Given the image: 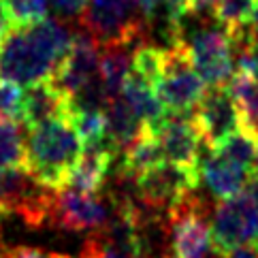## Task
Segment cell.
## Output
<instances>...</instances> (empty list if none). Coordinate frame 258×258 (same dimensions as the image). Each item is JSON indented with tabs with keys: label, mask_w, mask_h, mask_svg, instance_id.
<instances>
[{
	"label": "cell",
	"mask_w": 258,
	"mask_h": 258,
	"mask_svg": "<svg viewBox=\"0 0 258 258\" xmlns=\"http://www.w3.org/2000/svg\"><path fill=\"white\" fill-rule=\"evenodd\" d=\"M71 30L60 20H43L28 28H13L0 41V81L34 86L51 81L73 47Z\"/></svg>",
	"instance_id": "cell-1"
},
{
	"label": "cell",
	"mask_w": 258,
	"mask_h": 258,
	"mask_svg": "<svg viewBox=\"0 0 258 258\" xmlns=\"http://www.w3.org/2000/svg\"><path fill=\"white\" fill-rule=\"evenodd\" d=\"M84 152V141L71 117L51 119L28 131L26 171L43 188L60 192Z\"/></svg>",
	"instance_id": "cell-2"
},
{
	"label": "cell",
	"mask_w": 258,
	"mask_h": 258,
	"mask_svg": "<svg viewBox=\"0 0 258 258\" xmlns=\"http://www.w3.org/2000/svg\"><path fill=\"white\" fill-rule=\"evenodd\" d=\"M79 24L100 45L124 43L139 47L150 30L141 17L139 0H90Z\"/></svg>",
	"instance_id": "cell-3"
},
{
	"label": "cell",
	"mask_w": 258,
	"mask_h": 258,
	"mask_svg": "<svg viewBox=\"0 0 258 258\" xmlns=\"http://www.w3.org/2000/svg\"><path fill=\"white\" fill-rule=\"evenodd\" d=\"M205 90L207 86L195 69L188 43L183 39L169 43L162 58V73L158 86H156V92L167 107V111L192 113L205 94Z\"/></svg>",
	"instance_id": "cell-4"
},
{
	"label": "cell",
	"mask_w": 258,
	"mask_h": 258,
	"mask_svg": "<svg viewBox=\"0 0 258 258\" xmlns=\"http://www.w3.org/2000/svg\"><path fill=\"white\" fill-rule=\"evenodd\" d=\"M167 218L175 256L207 258L209 250H214V230L207 203L195 195H188L167 211Z\"/></svg>",
	"instance_id": "cell-5"
},
{
	"label": "cell",
	"mask_w": 258,
	"mask_h": 258,
	"mask_svg": "<svg viewBox=\"0 0 258 258\" xmlns=\"http://www.w3.org/2000/svg\"><path fill=\"white\" fill-rule=\"evenodd\" d=\"M214 252L224 256L239 245L258 241V203L252 190L220 201L211 220Z\"/></svg>",
	"instance_id": "cell-6"
},
{
	"label": "cell",
	"mask_w": 258,
	"mask_h": 258,
	"mask_svg": "<svg viewBox=\"0 0 258 258\" xmlns=\"http://www.w3.org/2000/svg\"><path fill=\"white\" fill-rule=\"evenodd\" d=\"M201 181L199 171L181 169L173 162H162L135 179L137 201L156 211H167L197 190Z\"/></svg>",
	"instance_id": "cell-7"
},
{
	"label": "cell",
	"mask_w": 258,
	"mask_h": 258,
	"mask_svg": "<svg viewBox=\"0 0 258 258\" xmlns=\"http://www.w3.org/2000/svg\"><path fill=\"white\" fill-rule=\"evenodd\" d=\"M111 216V199L100 195H81L75 190H60L53 195L49 226L73 233L100 230Z\"/></svg>",
	"instance_id": "cell-8"
},
{
	"label": "cell",
	"mask_w": 258,
	"mask_h": 258,
	"mask_svg": "<svg viewBox=\"0 0 258 258\" xmlns=\"http://www.w3.org/2000/svg\"><path fill=\"white\" fill-rule=\"evenodd\" d=\"M186 43L190 47L195 69L199 77L205 81V86H228L230 77H233L235 62L230 36L222 26L220 28H199Z\"/></svg>",
	"instance_id": "cell-9"
},
{
	"label": "cell",
	"mask_w": 258,
	"mask_h": 258,
	"mask_svg": "<svg viewBox=\"0 0 258 258\" xmlns=\"http://www.w3.org/2000/svg\"><path fill=\"white\" fill-rule=\"evenodd\" d=\"M192 117L209 150H216L220 143H224L230 135L243 126L241 113L226 86L207 88L197 109L192 111Z\"/></svg>",
	"instance_id": "cell-10"
},
{
	"label": "cell",
	"mask_w": 258,
	"mask_h": 258,
	"mask_svg": "<svg viewBox=\"0 0 258 258\" xmlns=\"http://www.w3.org/2000/svg\"><path fill=\"white\" fill-rule=\"evenodd\" d=\"M162 145L164 158L181 169L201 173V147H205L203 135L190 113H169L160 128L154 133Z\"/></svg>",
	"instance_id": "cell-11"
},
{
	"label": "cell",
	"mask_w": 258,
	"mask_h": 258,
	"mask_svg": "<svg viewBox=\"0 0 258 258\" xmlns=\"http://www.w3.org/2000/svg\"><path fill=\"white\" fill-rule=\"evenodd\" d=\"M98 69H100V43L84 30L75 34L69 56L60 64L51 84L64 96L73 98L81 88L88 86L94 77H98Z\"/></svg>",
	"instance_id": "cell-12"
},
{
	"label": "cell",
	"mask_w": 258,
	"mask_h": 258,
	"mask_svg": "<svg viewBox=\"0 0 258 258\" xmlns=\"http://www.w3.org/2000/svg\"><path fill=\"white\" fill-rule=\"evenodd\" d=\"M115 156H119V152L109 141V137H103V139L92 143H84L81 158L75 164V169L71 171L64 190H75L81 195H98L100 188L105 186L107 173L113 167Z\"/></svg>",
	"instance_id": "cell-13"
},
{
	"label": "cell",
	"mask_w": 258,
	"mask_h": 258,
	"mask_svg": "<svg viewBox=\"0 0 258 258\" xmlns=\"http://www.w3.org/2000/svg\"><path fill=\"white\" fill-rule=\"evenodd\" d=\"M256 173L258 171L247 169L214 150L205 160H201V177L205 179L211 195L220 201L233 199L241 192L250 190L256 179Z\"/></svg>",
	"instance_id": "cell-14"
},
{
	"label": "cell",
	"mask_w": 258,
	"mask_h": 258,
	"mask_svg": "<svg viewBox=\"0 0 258 258\" xmlns=\"http://www.w3.org/2000/svg\"><path fill=\"white\" fill-rule=\"evenodd\" d=\"M71 98L51 84V81H41V84L28 86L24 90V119L22 124L32 131L51 119L71 117Z\"/></svg>",
	"instance_id": "cell-15"
},
{
	"label": "cell",
	"mask_w": 258,
	"mask_h": 258,
	"mask_svg": "<svg viewBox=\"0 0 258 258\" xmlns=\"http://www.w3.org/2000/svg\"><path fill=\"white\" fill-rule=\"evenodd\" d=\"M133 45L124 43H109L100 45V69L98 77L103 90L109 100L122 96L124 86L133 73V56H135Z\"/></svg>",
	"instance_id": "cell-16"
},
{
	"label": "cell",
	"mask_w": 258,
	"mask_h": 258,
	"mask_svg": "<svg viewBox=\"0 0 258 258\" xmlns=\"http://www.w3.org/2000/svg\"><path fill=\"white\" fill-rule=\"evenodd\" d=\"M122 96L126 98V103L131 105V109L137 113V117H139L152 133L158 131L160 124L169 115L167 107H164V103L160 100L156 88L152 84H147L145 79H141L135 71L131 73V77L126 81Z\"/></svg>",
	"instance_id": "cell-17"
},
{
	"label": "cell",
	"mask_w": 258,
	"mask_h": 258,
	"mask_svg": "<svg viewBox=\"0 0 258 258\" xmlns=\"http://www.w3.org/2000/svg\"><path fill=\"white\" fill-rule=\"evenodd\" d=\"M164 162V152L162 145L158 141L150 128H143V133L122 152V162H119V177L124 179H137L145 171H150L154 167Z\"/></svg>",
	"instance_id": "cell-18"
},
{
	"label": "cell",
	"mask_w": 258,
	"mask_h": 258,
	"mask_svg": "<svg viewBox=\"0 0 258 258\" xmlns=\"http://www.w3.org/2000/svg\"><path fill=\"white\" fill-rule=\"evenodd\" d=\"M105 117H107V137L115 145L117 152H124L145 128V124L137 117V113L126 103L124 96L109 100L105 109Z\"/></svg>",
	"instance_id": "cell-19"
},
{
	"label": "cell",
	"mask_w": 258,
	"mask_h": 258,
	"mask_svg": "<svg viewBox=\"0 0 258 258\" xmlns=\"http://www.w3.org/2000/svg\"><path fill=\"white\" fill-rule=\"evenodd\" d=\"M226 88L241 113L243 128L258 133V79L245 73H235Z\"/></svg>",
	"instance_id": "cell-20"
},
{
	"label": "cell",
	"mask_w": 258,
	"mask_h": 258,
	"mask_svg": "<svg viewBox=\"0 0 258 258\" xmlns=\"http://www.w3.org/2000/svg\"><path fill=\"white\" fill-rule=\"evenodd\" d=\"M26 169L24 124L0 117V171Z\"/></svg>",
	"instance_id": "cell-21"
},
{
	"label": "cell",
	"mask_w": 258,
	"mask_h": 258,
	"mask_svg": "<svg viewBox=\"0 0 258 258\" xmlns=\"http://www.w3.org/2000/svg\"><path fill=\"white\" fill-rule=\"evenodd\" d=\"M214 152L243 164L247 169L258 171V133L254 131H247V128L241 126L224 143H220Z\"/></svg>",
	"instance_id": "cell-22"
},
{
	"label": "cell",
	"mask_w": 258,
	"mask_h": 258,
	"mask_svg": "<svg viewBox=\"0 0 258 258\" xmlns=\"http://www.w3.org/2000/svg\"><path fill=\"white\" fill-rule=\"evenodd\" d=\"M254 3L256 0H214L216 24L222 26L226 32L245 28V26H250Z\"/></svg>",
	"instance_id": "cell-23"
},
{
	"label": "cell",
	"mask_w": 258,
	"mask_h": 258,
	"mask_svg": "<svg viewBox=\"0 0 258 258\" xmlns=\"http://www.w3.org/2000/svg\"><path fill=\"white\" fill-rule=\"evenodd\" d=\"M162 58H164V49L143 43L135 49L133 71L141 79H145L147 84H152L156 88L158 86V79H160V73H162Z\"/></svg>",
	"instance_id": "cell-24"
},
{
	"label": "cell",
	"mask_w": 258,
	"mask_h": 258,
	"mask_svg": "<svg viewBox=\"0 0 258 258\" xmlns=\"http://www.w3.org/2000/svg\"><path fill=\"white\" fill-rule=\"evenodd\" d=\"M0 117L22 122L24 119V88L0 81Z\"/></svg>",
	"instance_id": "cell-25"
},
{
	"label": "cell",
	"mask_w": 258,
	"mask_h": 258,
	"mask_svg": "<svg viewBox=\"0 0 258 258\" xmlns=\"http://www.w3.org/2000/svg\"><path fill=\"white\" fill-rule=\"evenodd\" d=\"M79 258H128L124 254H119L113 247H109L105 241H100L96 235H90L86 239L84 247H81V256Z\"/></svg>",
	"instance_id": "cell-26"
},
{
	"label": "cell",
	"mask_w": 258,
	"mask_h": 258,
	"mask_svg": "<svg viewBox=\"0 0 258 258\" xmlns=\"http://www.w3.org/2000/svg\"><path fill=\"white\" fill-rule=\"evenodd\" d=\"M9 252H11V258H71L69 254L43 250V247H32V245H17L11 247Z\"/></svg>",
	"instance_id": "cell-27"
},
{
	"label": "cell",
	"mask_w": 258,
	"mask_h": 258,
	"mask_svg": "<svg viewBox=\"0 0 258 258\" xmlns=\"http://www.w3.org/2000/svg\"><path fill=\"white\" fill-rule=\"evenodd\" d=\"M90 0H51V7L64 17H75L86 11Z\"/></svg>",
	"instance_id": "cell-28"
},
{
	"label": "cell",
	"mask_w": 258,
	"mask_h": 258,
	"mask_svg": "<svg viewBox=\"0 0 258 258\" xmlns=\"http://www.w3.org/2000/svg\"><path fill=\"white\" fill-rule=\"evenodd\" d=\"M220 258H258V241L247 243V245H239V247H235V250H230L228 254L220 256Z\"/></svg>",
	"instance_id": "cell-29"
},
{
	"label": "cell",
	"mask_w": 258,
	"mask_h": 258,
	"mask_svg": "<svg viewBox=\"0 0 258 258\" xmlns=\"http://www.w3.org/2000/svg\"><path fill=\"white\" fill-rule=\"evenodd\" d=\"M250 32H252V36L256 39V43H258V0L254 3V11H252V20H250Z\"/></svg>",
	"instance_id": "cell-30"
},
{
	"label": "cell",
	"mask_w": 258,
	"mask_h": 258,
	"mask_svg": "<svg viewBox=\"0 0 258 258\" xmlns=\"http://www.w3.org/2000/svg\"><path fill=\"white\" fill-rule=\"evenodd\" d=\"M158 258H177V256H175V252H169V250H167L164 254H160Z\"/></svg>",
	"instance_id": "cell-31"
},
{
	"label": "cell",
	"mask_w": 258,
	"mask_h": 258,
	"mask_svg": "<svg viewBox=\"0 0 258 258\" xmlns=\"http://www.w3.org/2000/svg\"><path fill=\"white\" fill-rule=\"evenodd\" d=\"M0 258H11V252H9V250H3V252H0Z\"/></svg>",
	"instance_id": "cell-32"
}]
</instances>
